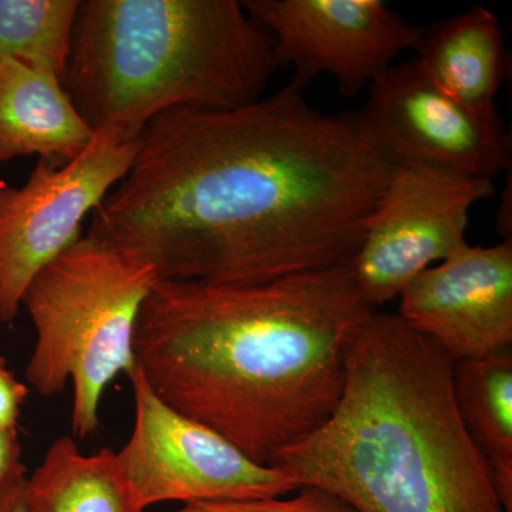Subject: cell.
<instances>
[{
	"label": "cell",
	"instance_id": "obj_1",
	"mask_svg": "<svg viewBox=\"0 0 512 512\" xmlns=\"http://www.w3.org/2000/svg\"><path fill=\"white\" fill-rule=\"evenodd\" d=\"M392 168L357 113H320L291 86L180 107L144 128L86 235L160 279L264 284L350 264Z\"/></svg>",
	"mask_w": 512,
	"mask_h": 512
},
{
	"label": "cell",
	"instance_id": "obj_2",
	"mask_svg": "<svg viewBox=\"0 0 512 512\" xmlns=\"http://www.w3.org/2000/svg\"><path fill=\"white\" fill-rule=\"evenodd\" d=\"M375 311L352 262L252 285L158 278L134 356L161 402L268 466L335 410L350 343Z\"/></svg>",
	"mask_w": 512,
	"mask_h": 512
},
{
	"label": "cell",
	"instance_id": "obj_3",
	"mask_svg": "<svg viewBox=\"0 0 512 512\" xmlns=\"http://www.w3.org/2000/svg\"><path fill=\"white\" fill-rule=\"evenodd\" d=\"M454 362L399 315L373 312L328 420L268 466L357 512H507L453 392Z\"/></svg>",
	"mask_w": 512,
	"mask_h": 512
},
{
	"label": "cell",
	"instance_id": "obj_4",
	"mask_svg": "<svg viewBox=\"0 0 512 512\" xmlns=\"http://www.w3.org/2000/svg\"><path fill=\"white\" fill-rule=\"evenodd\" d=\"M278 67L237 0H84L63 86L93 133L136 138L168 110L255 103Z\"/></svg>",
	"mask_w": 512,
	"mask_h": 512
},
{
	"label": "cell",
	"instance_id": "obj_5",
	"mask_svg": "<svg viewBox=\"0 0 512 512\" xmlns=\"http://www.w3.org/2000/svg\"><path fill=\"white\" fill-rule=\"evenodd\" d=\"M158 281L150 265L84 235L32 279L20 305L36 332L26 379L40 396L73 383L72 430L99 429L101 396L136 367L141 305Z\"/></svg>",
	"mask_w": 512,
	"mask_h": 512
},
{
	"label": "cell",
	"instance_id": "obj_6",
	"mask_svg": "<svg viewBox=\"0 0 512 512\" xmlns=\"http://www.w3.org/2000/svg\"><path fill=\"white\" fill-rule=\"evenodd\" d=\"M127 376L136 416L133 433L116 457L140 510L170 501L188 505L284 497L301 488L161 402L137 365Z\"/></svg>",
	"mask_w": 512,
	"mask_h": 512
},
{
	"label": "cell",
	"instance_id": "obj_7",
	"mask_svg": "<svg viewBox=\"0 0 512 512\" xmlns=\"http://www.w3.org/2000/svg\"><path fill=\"white\" fill-rule=\"evenodd\" d=\"M140 137L93 133L69 163L39 160L22 187L0 184V322L16 319L32 279L83 237L84 218L130 170Z\"/></svg>",
	"mask_w": 512,
	"mask_h": 512
},
{
	"label": "cell",
	"instance_id": "obj_8",
	"mask_svg": "<svg viewBox=\"0 0 512 512\" xmlns=\"http://www.w3.org/2000/svg\"><path fill=\"white\" fill-rule=\"evenodd\" d=\"M494 194L493 181L423 163L393 164L352 261L373 309L399 298L417 276L466 247L470 211Z\"/></svg>",
	"mask_w": 512,
	"mask_h": 512
},
{
	"label": "cell",
	"instance_id": "obj_9",
	"mask_svg": "<svg viewBox=\"0 0 512 512\" xmlns=\"http://www.w3.org/2000/svg\"><path fill=\"white\" fill-rule=\"evenodd\" d=\"M256 25L272 37L278 66H292L289 86L302 92L329 74L345 96L383 76L421 30L380 0H245Z\"/></svg>",
	"mask_w": 512,
	"mask_h": 512
},
{
	"label": "cell",
	"instance_id": "obj_10",
	"mask_svg": "<svg viewBox=\"0 0 512 512\" xmlns=\"http://www.w3.org/2000/svg\"><path fill=\"white\" fill-rule=\"evenodd\" d=\"M390 163H423L493 181L511 165L501 117H483L439 89L416 57L393 64L369 86L357 113Z\"/></svg>",
	"mask_w": 512,
	"mask_h": 512
},
{
	"label": "cell",
	"instance_id": "obj_11",
	"mask_svg": "<svg viewBox=\"0 0 512 512\" xmlns=\"http://www.w3.org/2000/svg\"><path fill=\"white\" fill-rule=\"evenodd\" d=\"M399 299V318L454 363L510 349L512 239L467 244L417 276Z\"/></svg>",
	"mask_w": 512,
	"mask_h": 512
},
{
	"label": "cell",
	"instance_id": "obj_12",
	"mask_svg": "<svg viewBox=\"0 0 512 512\" xmlns=\"http://www.w3.org/2000/svg\"><path fill=\"white\" fill-rule=\"evenodd\" d=\"M92 137L59 77L0 57V163L39 156L66 164Z\"/></svg>",
	"mask_w": 512,
	"mask_h": 512
},
{
	"label": "cell",
	"instance_id": "obj_13",
	"mask_svg": "<svg viewBox=\"0 0 512 512\" xmlns=\"http://www.w3.org/2000/svg\"><path fill=\"white\" fill-rule=\"evenodd\" d=\"M414 52L423 72L451 99L480 116H500L495 97L510 73V56L493 12L473 6L437 20L421 30Z\"/></svg>",
	"mask_w": 512,
	"mask_h": 512
},
{
	"label": "cell",
	"instance_id": "obj_14",
	"mask_svg": "<svg viewBox=\"0 0 512 512\" xmlns=\"http://www.w3.org/2000/svg\"><path fill=\"white\" fill-rule=\"evenodd\" d=\"M22 498L25 512H146L128 491L116 451L84 454L72 437L53 441Z\"/></svg>",
	"mask_w": 512,
	"mask_h": 512
},
{
	"label": "cell",
	"instance_id": "obj_15",
	"mask_svg": "<svg viewBox=\"0 0 512 512\" xmlns=\"http://www.w3.org/2000/svg\"><path fill=\"white\" fill-rule=\"evenodd\" d=\"M458 413L493 471L495 487L512 512V353L500 350L453 367Z\"/></svg>",
	"mask_w": 512,
	"mask_h": 512
},
{
	"label": "cell",
	"instance_id": "obj_16",
	"mask_svg": "<svg viewBox=\"0 0 512 512\" xmlns=\"http://www.w3.org/2000/svg\"><path fill=\"white\" fill-rule=\"evenodd\" d=\"M79 0H0V57L64 79Z\"/></svg>",
	"mask_w": 512,
	"mask_h": 512
},
{
	"label": "cell",
	"instance_id": "obj_17",
	"mask_svg": "<svg viewBox=\"0 0 512 512\" xmlns=\"http://www.w3.org/2000/svg\"><path fill=\"white\" fill-rule=\"evenodd\" d=\"M291 498L214 501L184 505L173 512H357L340 498L315 487H301Z\"/></svg>",
	"mask_w": 512,
	"mask_h": 512
},
{
	"label": "cell",
	"instance_id": "obj_18",
	"mask_svg": "<svg viewBox=\"0 0 512 512\" xmlns=\"http://www.w3.org/2000/svg\"><path fill=\"white\" fill-rule=\"evenodd\" d=\"M26 478L18 430H0V498L23 487Z\"/></svg>",
	"mask_w": 512,
	"mask_h": 512
},
{
	"label": "cell",
	"instance_id": "obj_19",
	"mask_svg": "<svg viewBox=\"0 0 512 512\" xmlns=\"http://www.w3.org/2000/svg\"><path fill=\"white\" fill-rule=\"evenodd\" d=\"M28 394V387L13 376L0 355V430H18L20 409Z\"/></svg>",
	"mask_w": 512,
	"mask_h": 512
},
{
	"label": "cell",
	"instance_id": "obj_20",
	"mask_svg": "<svg viewBox=\"0 0 512 512\" xmlns=\"http://www.w3.org/2000/svg\"><path fill=\"white\" fill-rule=\"evenodd\" d=\"M23 488L25 485L0 498V512H25L22 498Z\"/></svg>",
	"mask_w": 512,
	"mask_h": 512
}]
</instances>
